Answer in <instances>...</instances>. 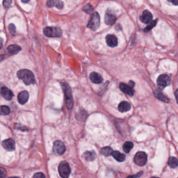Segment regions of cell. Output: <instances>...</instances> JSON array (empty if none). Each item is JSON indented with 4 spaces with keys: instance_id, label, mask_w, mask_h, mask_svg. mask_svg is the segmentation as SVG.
I'll return each instance as SVG.
<instances>
[{
    "instance_id": "6da1fadb",
    "label": "cell",
    "mask_w": 178,
    "mask_h": 178,
    "mask_svg": "<svg viewBox=\"0 0 178 178\" xmlns=\"http://www.w3.org/2000/svg\"><path fill=\"white\" fill-rule=\"evenodd\" d=\"M18 78L22 80L26 85L35 84V76L31 71L27 69L20 70L17 73Z\"/></svg>"
},
{
    "instance_id": "7a4b0ae2",
    "label": "cell",
    "mask_w": 178,
    "mask_h": 178,
    "mask_svg": "<svg viewBox=\"0 0 178 178\" xmlns=\"http://www.w3.org/2000/svg\"><path fill=\"white\" fill-rule=\"evenodd\" d=\"M62 88L63 89L66 98V106L68 109H72L73 106V99L72 97V91L70 86L68 84L63 82L61 83Z\"/></svg>"
},
{
    "instance_id": "3957f363",
    "label": "cell",
    "mask_w": 178,
    "mask_h": 178,
    "mask_svg": "<svg viewBox=\"0 0 178 178\" xmlns=\"http://www.w3.org/2000/svg\"><path fill=\"white\" fill-rule=\"evenodd\" d=\"M44 35L48 37H60L62 36V31L60 27H47L43 29Z\"/></svg>"
},
{
    "instance_id": "277c9868",
    "label": "cell",
    "mask_w": 178,
    "mask_h": 178,
    "mask_svg": "<svg viewBox=\"0 0 178 178\" xmlns=\"http://www.w3.org/2000/svg\"><path fill=\"white\" fill-rule=\"evenodd\" d=\"M100 16L97 12L91 14V17L87 24V27L94 31L96 30L100 26Z\"/></svg>"
},
{
    "instance_id": "5b68a950",
    "label": "cell",
    "mask_w": 178,
    "mask_h": 178,
    "mask_svg": "<svg viewBox=\"0 0 178 178\" xmlns=\"http://www.w3.org/2000/svg\"><path fill=\"white\" fill-rule=\"evenodd\" d=\"M58 171L60 176L62 178H68L71 173V168L68 163L66 161L60 163L58 167Z\"/></svg>"
},
{
    "instance_id": "8992f818",
    "label": "cell",
    "mask_w": 178,
    "mask_h": 178,
    "mask_svg": "<svg viewBox=\"0 0 178 178\" xmlns=\"http://www.w3.org/2000/svg\"><path fill=\"white\" fill-rule=\"evenodd\" d=\"M147 161V155L143 151H139L136 154L134 158V161L136 165L139 166H143L146 164Z\"/></svg>"
},
{
    "instance_id": "52a82bcc",
    "label": "cell",
    "mask_w": 178,
    "mask_h": 178,
    "mask_svg": "<svg viewBox=\"0 0 178 178\" xmlns=\"http://www.w3.org/2000/svg\"><path fill=\"white\" fill-rule=\"evenodd\" d=\"M170 83V78L166 74H162L157 78V85L161 89H164L165 87L169 85Z\"/></svg>"
},
{
    "instance_id": "ba28073f",
    "label": "cell",
    "mask_w": 178,
    "mask_h": 178,
    "mask_svg": "<svg viewBox=\"0 0 178 178\" xmlns=\"http://www.w3.org/2000/svg\"><path fill=\"white\" fill-rule=\"evenodd\" d=\"M53 151L59 155H62L66 151V147L62 141L57 140L53 143Z\"/></svg>"
},
{
    "instance_id": "9c48e42d",
    "label": "cell",
    "mask_w": 178,
    "mask_h": 178,
    "mask_svg": "<svg viewBox=\"0 0 178 178\" xmlns=\"http://www.w3.org/2000/svg\"><path fill=\"white\" fill-rule=\"evenodd\" d=\"M2 145L4 149L8 151H13L15 149V142L12 138L4 140L2 142Z\"/></svg>"
},
{
    "instance_id": "30bf717a",
    "label": "cell",
    "mask_w": 178,
    "mask_h": 178,
    "mask_svg": "<svg viewBox=\"0 0 178 178\" xmlns=\"http://www.w3.org/2000/svg\"><path fill=\"white\" fill-rule=\"evenodd\" d=\"M116 16L114 14L109 11L106 12L105 16V23L107 25L111 26L113 25L116 21Z\"/></svg>"
},
{
    "instance_id": "8fae6325",
    "label": "cell",
    "mask_w": 178,
    "mask_h": 178,
    "mask_svg": "<svg viewBox=\"0 0 178 178\" xmlns=\"http://www.w3.org/2000/svg\"><path fill=\"white\" fill-rule=\"evenodd\" d=\"M46 6L48 8L56 7L58 9L61 10L64 7V3L61 0H48Z\"/></svg>"
},
{
    "instance_id": "7c38bea8",
    "label": "cell",
    "mask_w": 178,
    "mask_h": 178,
    "mask_svg": "<svg viewBox=\"0 0 178 178\" xmlns=\"http://www.w3.org/2000/svg\"><path fill=\"white\" fill-rule=\"evenodd\" d=\"M153 20V15L148 10H145L141 16L140 20L145 24L149 23Z\"/></svg>"
},
{
    "instance_id": "4fadbf2b",
    "label": "cell",
    "mask_w": 178,
    "mask_h": 178,
    "mask_svg": "<svg viewBox=\"0 0 178 178\" xmlns=\"http://www.w3.org/2000/svg\"><path fill=\"white\" fill-rule=\"evenodd\" d=\"M1 93L2 97L6 100H11L14 96L13 92L7 87H2L1 90Z\"/></svg>"
},
{
    "instance_id": "5bb4252c",
    "label": "cell",
    "mask_w": 178,
    "mask_h": 178,
    "mask_svg": "<svg viewBox=\"0 0 178 178\" xmlns=\"http://www.w3.org/2000/svg\"><path fill=\"white\" fill-rule=\"evenodd\" d=\"M29 99V93L26 91H24L19 93L18 95V101L20 104L24 105L27 103Z\"/></svg>"
},
{
    "instance_id": "9a60e30c",
    "label": "cell",
    "mask_w": 178,
    "mask_h": 178,
    "mask_svg": "<svg viewBox=\"0 0 178 178\" xmlns=\"http://www.w3.org/2000/svg\"><path fill=\"white\" fill-rule=\"evenodd\" d=\"M106 40L108 46L112 48L115 47L118 45V39L114 35H107L106 38Z\"/></svg>"
},
{
    "instance_id": "2e32d148",
    "label": "cell",
    "mask_w": 178,
    "mask_h": 178,
    "mask_svg": "<svg viewBox=\"0 0 178 178\" xmlns=\"http://www.w3.org/2000/svg\"><path fill=\"white\" fill-rule=\"evenodd\" d=\"M120 88L122 92L125 93L126 94L130 96H133L135 91L133 89V87L130 86V85H128L127 84L124 83H121L120 84Z\"/></svg>"
},
{
    "instance_id": "e0dca14e",
    "label": "cell",
    "mask_w": 178,
    "mask_h": 178,
    "mask_svg": "<svg viewBox=\"0 0 178 178\" xmlns=\"http://www.w3.org/2000/svg\"><path fill=\"white\" fill-rule=\"evenodd\" d=\"M154 94L156 98L159 99V100L162 101L165 103H168L169 102V99L166 95L163 94V92L161 91V89H157L155 90L154 92Z\"/></svg>"
},
{
    "instance_id": "ac0fdd59",
    "label": "cell",
    "mask_w": 178,
    "mask_h": 178,
    "mask_svg": "<svg viewBox=\"0 0 178 178\" xmlns=\"http://www.w3.org/2000/svg\"><path fill=\"white\" fill-rule=\"evenodd\" d=\"M90 79L93 83L100 84L103 81V78L101 75L97 72H92L89 76Z\"/></svg>"
},
{
    "instance_id": "d6986e66",
    "label": "cell",
    "mask_w": 178,
    "mask_h": 178,
    "mask_svg": "<svg viewBox=\"0 0 178 178\" xmlns=\"http://www.w3.org/2000/svg\"><path fill=\"white\" fill-rule=\"evenodd\" d=\"M131 108V106L130 105V103L125 101L120 103L118 106L119 110L121 112H127L128 111L130 110Z\"/></svg>"
},
{
    "instance_id": "ffe728a7",
    "label": "cell",
    "mask_w": 178,
    "mask_h": 178,
    "mask_svg": "<svg viewBox=\"0 0 178 178\" xmlns=\"http://www.w3.org/2000/svg\"><path fill=\"white\" fill-rule=\"evenodd\" d=\"M83 156L86 161H94L96 158V157L97 156V154L94 151H87L84 154Z\"/></svg>"
},
{
    "instance_id": "44dd1931",
    "label": "cell",
    "mask_w": 178,
    "mask_h": 178,
    "mask_svg": "<svg viewBox=\"0 0 178 178\" xmlns=\"http://www.w3.org/2000/svg\"><path fill=\"white\" fill-rule=\"evenodd\" d=\"M21 50V47H20L19 46L17 45H11L10 46H8V47L7 48L8 52L11 55L17 54Z\"/></svg>"
},
{
    "instance_id": "7402d4cb",
    "label": "cell",
    "mask_w": 178,
    "mask_h": 178,
    "mask_svg": "<svg viewBox=\"0 0 178 178\" xmlns=\"http://www.w3.org/2000/svg\"><path fill=\"white\" fill-rule=\"evenodd\" d=\"M112 156L116 161L119 162H123L126 159V156L119 151H113Z\"/></svg>"
},
{
    "instance_id": "603a6c76",
    "label": "cell",
    "mask_w": 178,
    "mask_h": 178,
    "mask_svg": "<svg viewBox=\"0 0 178 178\" xmlns=\"http://www.w3.org/2000/svg\"><path fill=\"white\" fill-rule=\"evenodd\" d=\"M113 151V149L110 147H108V146L103 147V148L100 150L101 154L106 157H108L112 155Z\"/></svg>"
},
{
    "instance_id": "cb8c5ba5",
    "label": "cell",
    "mask_w": 178,
    "mask_h": 178,
    "mask_svg": "<svg viewBox=\"0 0 178 178\" xmlns=\"http://www.w3.org/2000/svg\"><path fill=\"white\" fill-rule=\"evenodd\" d=\"M168 164L171 168H176L178 166V160L176 157H171L169 158Z\"/></svg>"
},
{
    "instance_id": "d4e9b609",
    "label": "cell",
    "mask_w": 178,
    "mask_h": 178,
    "mask_svg": "<svg viewBox=\"0 0 178 178\" xmlns=\"http://www.w3.org/2000/svg\"><path fill=\"white\" fill-rule=\"evenodd\" d=\"M133 143L131 141H126L123 146V149L126 153H129L133 147Z\"/></svg>"
},
{
    "instance_id": "484cf974",
    "label": "cell",
    "mask_w": 178,
    "mask_h": 178,
    "mask_svg": "<svg viewBox=\"0 0 178 178\" xmlns=\"http://www.w3.org/2000/svg\"><path fill=\"white\" fill-rule=\"evenodd\" d=\"M11 110L8 106H1V115L6 116L10 114Z\"/></svg>"
},
{
    "instance_id": "4316f807",
    "label": "cell",
    "mask_w": 178,
    "mask_h": 178,
    "mask_svg": "<svg viewBox=\"0 0 178 178\" xmlns=\"http://www.w3.org/2000/svg\"><path fill=\"white\" fill-rule=\"evenodd\" d=\"M84 12H85L87 14H92L94 12V8L93 6L90 4H86L85 6H84L83 8Z\"/></svg>"
},
{
    "instance_id": "83f0119b",
    "label": "cell",
    "mask_w": 178,
    "mask_h": 178,
    "mask_svg": "<svg viewBox=\"0 0 178 178\" xmlns=\"http://www.w3.org/2000/svg\"><path fill=\"white\" fill-rule=\"evenodd\" d=\"M157 20H154V21H152L149 23L148 25L147 26V27H146L144 29V32H148L150 31L153 28L155 27L156 24H157Z\"/></svg>"
},
{
    "instance_id": "f1b7e54d",
    "label": "cell",
    "mask_w": 178,
    "mask_h": 178,
    "mask_svg": "<svg viewBox=\"0 0 178 178\" xmlns=\"http://www.w3.org/2000/svg\"><path fill=\"white\" fill-rule=\"evenodd\" d=\"M8 29L10 30V32L12 34H14L16 33V27L13 24H10L8 25Z\"/></svg>"
},
{
    "instance_id": "f546056e",
    "label": "cell",
    "mask_w": 178,
    "mask_h": 178,
    "mask_svg": "<svg viewBox=\"0 0 178 178\" xmlns=\"http://www.w3.org/2000/svg\"><path fill=\"white\" fill-rule=\"evenodd\" d=\"M12 0H3V4L4 8H7L8 7H10L11 4L12 3Z\"/></svg>"
},
{
    "instance_id": "4dcf8cb0",
    "label": "cell",
    "mask_w": 178,
    "mask_h": 178,
    "mask_svg": "<svg viewBox=\"0 0 178 178\" xmlns=\"http://www.w3.org/2000/svg\"><path fill=\"white\" fill-rule=\"evenodd\" d=\"M33 178H45V174L41 173V172H38V173H36L33 175Z\"/></svg>"
},
{
    "instance_id": "1f68e13d",
    "label": "cell",
    "mask_w": 178,
    "mask_h": 178,
    "mask_svg": "<svg viewBox=\"0 0 178 178\" xmlns=\"http://www.w3.org/2000/svg\"><path fill=\"white\" fill-rule=\"evenodd\" d=\"M6 176V170L5 169L1 167V178H5Z\"/></svg>"
},
{
    "instance_id": "d6a6232c",
    "label": "cell",
    "mask_w": 178,
    "mask_h": 178,
    "mask_svg": "<svg viewBox=\"0 0 178 178\" xmlns=\"http://www.w3.org/2000/svg\"><path fill=\"white\" fill-rule=\"evenodd\" d=\"M169 2L172 3L174 5H178V0H167Z\"/></svg>"
},
{
    "instance_id": "836d02e7",
    "label": "cell",
    "mask_w": 178,
    "mask_h": 178,
    "mask_svg": "<svg viewBox=\"0 0 178 178\" xmlns=\"http://www.w3.org/2000/svg\"><path fill=\"white\" fill-rule=\"evenodd\" d=\"M142 173H143V172H139V173L136 174V175L132 176H129V177H131V178H138V177H139V176H141V175H142Z\"/></svg>"
},
{
    "instance_id": "e575fe53",
    "label": "cell",
    "mask_w": 178,
    "mask_h": 178,
    "mask_svg": "<svg viewBox=\"0 0 178 178\" xmlns=\"http://www.w3.org/2000/svg\"><path fill=\"white\" fill-rule=\"evenodd\" d=\"M175 97H176V103L178 104V89L175 92Z\"/></svg>"
},
{
    "instance_id": "d590c367",
    "label": "cell",
    "mask_w": 178,
    "mask_h": 178,
    "mask_svg": "<svg viewBox=\"0 0 178 178\" xmlns=\"http://www.w3.org/2000/svg\"><path fill=\"white\" fill-rule=\"evenodd\" d=\"M129 85L133 88L134 86H135V83H134V81H130V82H129Z\"/></svg>"
},
{
    "instance_id": "8d00e7d4",
    "label": "cell",
    "mask_w": 178,
    "mask_h": 178,
    "mask_svg": "<svg viewBox=\"0 0 178 178\" xmlns=\"http://www.w3.org/2000/svg\"><path fill=\"white\" fill-rule=\"evenodd\" d=\"M21 2L24 3H27L30 1V0H21Z\"/></svg>"
},
{
    "instance_id": "74e56055",
    "label": "cell",
    "mask_w": 178,
    "mask_h": 178,
    "mask_svg": "<svg viewBox=\"0 0 178 178\" xmlns=\"http://www.w3.org/2000/svg\"></svg>"
}]
</instances>
